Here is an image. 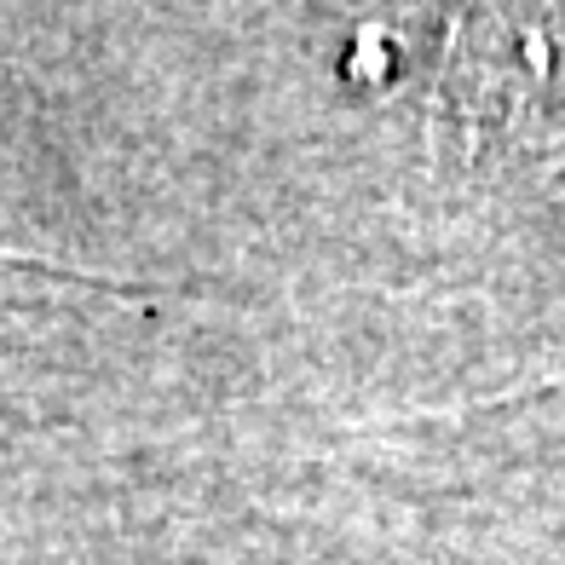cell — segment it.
I'll return each mask as SVG.
<instances>
[{"instance_id":"obj_1","label":"cell","mask_w":565,"mask_h":565,"mask_svg":"<svg viewBox=\"0 0 565 565\" xmlns=\"http://www.w3.org/2000/svg\"><path fill=\"white\" fill-rule=\"evenodd\" d=\"M565 82V0H450L439 105L468 127H508Z\"/></svg>"}]
</instances>
